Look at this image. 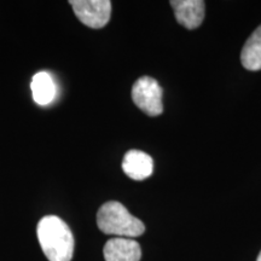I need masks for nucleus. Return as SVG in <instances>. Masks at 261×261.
Here are the masks:
<instances>
[{
    "label": "nucleus",
    "mask_w": 261,
    "mask_h": 261,
    "mask_svg": "<svg viewBox=\"0 0 261 261\" xmlns=\"http://www.w3.org/2000/svg\"><path fill=\"white\" fill-rule=\"evenodd\" d=\"M69 4L76 17L93 29L107 25L112 15V3L109 0H70Z\"/></svg>",
    "instance_id": "20e7f679"
},
{
    "label": "nucleus",
    "mask_w": 261,
    "mask_h": 261,
    "mask_svg": "<svg viewBox=\"0 0 261 261\" xmlns=\"http://www.w3.org/2000/svg\"><path fill=\"white\" fill-rule=\"evenodd\" d=\"M172 9L179 24L188 29L200 27L204 18V2L202 0H172Z\"/></svg>",
    "instance_id": "423d86ee"
},
{
    "label": "nucleus",
    "mask_w": 261,
    "mask_h": 261,
    "mask_svg": "<svg viewBox=\"0 0 261 261\" xmlns=\"http://www.w3.org/2000/svg\"><path fill=\"white\" fill-rule=\"evenodd\" d=\"M241 62L248 70L261 69V24L246 41L241 52Z\"/></svg>",
    "instance_id": "1a4fd4ad"
},
{
    "label": "nucleus",
    "mask_w": 261,
    "mask_h": 261,
    "mask_svg": "<svg viewBox=\"0 0 261 261\" xmlns=\"http://www.w3.org/2000/svg\"><path fill=\"white\" fill-rule=\"evenodd\" d=\"M162 87L150 76H142L132 87L133 102L149 116H158L162 114Z\"/></svg>",
    "instance_id": "7ed1b4c3"
},
{
    "label": "nucleus",
    "mask_w": 261,
    "mask_h": 261,
    "mask_svg": "<svg viewBox=\"0 0 261 261\" xmlns=\"http://www.w3.org/2000/svg\"><path fill=\"white\" fill-rule=\"evenodd\" d=\"M31 89L34 102L42 107L51 104L57 96L56 83L47 71H39L33 76Z\"/></svg>",
    "instance_id": "6e6552de"
},
{
    "label": "nucleus",
    "mask_w": 261,
    "mask_h": 261,
    "mask_svg": "<svg viewBox=\"0 0 261 261\" xmlns=\"http://www.w3.org/2000/svg\"><path fill=\"white\" fill-rule=\"evenodd\" d=\"M97 225L102 232L119 237H138L145 232L144 224L133 217L122 203L109 201L99 208Z\"/></svg>",
    "instance_id": "f03ea898"
},
{
    "label": "nucleus",
    "mask_w": 261,
    "mask_h": 261,
    "mask_svg": "<svg viewBox=\"0 0 261 261\" xmlns=\"http://www.w3.org/2000/svg\"><path fill=\"white\" fill-rule=\"evenodd\" d=\"M256 261H261V252H260V254H259V256H257V260Z\"/></svg>",
    "instance_id": "9d476101"
},
{
    "label": "nucleus",
    "mask_w": 261,
    "mask_h": 261,
    "mask_svg": "<svg viewBox=\"0 0 261 261\" xmlns=\"http://www.w3.org/2000/svg\"><path fill=\"white\" fill-rule=\"evenodd\" d=\"M122 169L127 177L133 180H144L154 172V161L144 151L129 150L123 158Z\"/></svg>",
    "instance_id": "0eeeda50"
},
{
    "label": "nucleus",
    "mask_w": 261,
    "mask_h": 261,
    "mask_svg": "<svg viewBox=\"0 0 261 261\" xmlns=\"http://www.w3.org/2000/svg\"><path fill=\"white\" fill-rule=\"evenodd\" d=\"M39 243L48 261H70L74 254V236L61 218L46 215L38 223Z\"/></svg>",
    "instance_id": "f257e3e1"
},
{
    "label": "nucleus",
    "mask_w": 261,
    "mask_h": 261,
    "mask_svg": "<svg viewBox=\"0 0 261 261\" xmlns=\"http://www.w3.org/2000/svg\"><path fill=\"white\" fill-rule=\"evenodd\" d=\"M106 261H139L142 249L139 243L132 238L116 237L106 243L103 249Z\"/></svg>",
    "instance_id": "39448f33"
}]
</instances>
